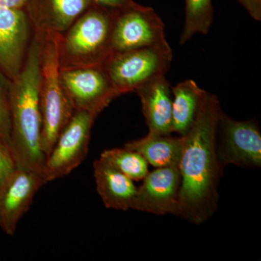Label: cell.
<instances>
[{
    "label": "cell",
    "instance_id": "7a4b0ae2",
    "mask_svg": "<svg viewBox=\"0 0 261 261\" xmlns=\"http://www.w3.org/2000/svg\"><path fill=\"white\" fill-rule=\"evenodd\" d=\"M41 44L39 33L20 73L10 84L11 148L18 166L40 175L47 184V159L41 145Z\"/></svg>",
    "mask_w": 261,
    "mask_h": 261
},
{
    "label": "cell",
    "instance_id": "ffe728a7",
    "mask_svg": "<svg viewBox=\"0 0 261 261\" xmlns=\"http://www.w3.org/2000/svg\"><path fill=\"white\" fill-rule=\"evenodd\" d=\"M0 140L11 147V113H10V84L0 73ZM12 149V148H11Z\"/></svg>",
    "mask_w": 261,
    "mask_h": 261
},
{
    "label": "cell",
    "instance_id": "52a82bcc",
    "mask_svg": "<svg viewBox=\"0 0 261 261\" xmlns=\"http://www.w3.org/2000/svg\"><path fill=\"white\" fill-rule=\"evenodd\" d=\"M96 117L87 111H75L46 160L47 183L67 176L83 162Z\"/></svg>",
    "mask_w": 261,
    "mask_h": 261
},
{
    "label": "cell",
    "instance_id": "5bb4252c",
    "mask_svg": "<svg viewBox=\"0 0 261 261\" xmlns=\"http://www.w3.org/2000/svg\"><path fill=\"white\" fill-rule=\"evenodd\" d=\"M142 103L149 133L171 135L172 130V87L166 75H160L136 90Z\"/></svg>",
    "mask_w": 261,
    "mask_h": 261
},
{
    "label": "cell",
    "instance_id": "8992f818",
    "mask_svg": "<svg viewBox=\"0 0 261 261\" xmlns=\"http://www.w3.org/2000/svg\"><path fill=\"white\" fill-rule=\"evenodd\" d=\"M166 43L164 23L153 8L135 3L117 10L111 39L113 54Z\"/></svg>",
    "mask_w": 261,
    "mask_h": 261
},
{
    "label": "cell",
    "instance_id": "277c9868",
    "mask_svg": "<svg viewBox=\"0 0 261 261\" xmlns=\"http://www.w3.org/2000/svg\"><path fill=\"white\" fill-rule=\"evenodd\" d=\"M41 34V82L39 92L42 132L41 145L46 159L75 112L60 78L59 33Z\"/></svg>",
    "mask_w": 261,
    "mask_h": 261
},
{
    "label": "cell",
    "instance_id": "4fadbf2b",
    "mask_svg": "<svg viewBox=\"0 0 261 261\" xmlns=\"http://www.w3.org/2000/svg\"><path fill=\"white\" fill-rule=\"evenodd\" d=\"M92 0H28L24 10L40 33L65 32L93 5Z\"/></svg>",
    "mask_w": 261,
    "mask_h": 261
},
{
    "label": "cell",
    "instance_id": "603a6c76",
    "mask_svg": "<svg viewBox=\"0 0 261 261\" xmlns=\"http://www.w3.org/2000/svg\"><path fill=\"white\" fill-rule=\"evenodd\" d=\"M95 4L111 10H121L135 4L134 0H92Z\"/></svg>",
    "mask_w": 261,
    "mask_h": 261
},
{
    "label": "cell",
    "instance_id": "6da1fadb",
    "mask_svg": "<svg viewBox=\"0 0 261 261\" xmlns=\"http://www.w3.org/2000/svg\"><path fill=\"white\" fill-rule=\"evenodd\" d=\"M221 111L217 96L207 92L193 125L183 136L176 215L195 224L205 222L217 209L218 183L222 171L216 153Z\"/></svg>",
    "mask_w": 261,
    "mask_h": 261
},
{
    "label": "cell",
    "instance_id": "44dd1931",
    "mask_svg": "<svg viewBox=\"0 0 261 261\" xmlns=\"http://www.w3.org/2000/svg\"><path fill=\"white\" fill-rule=\"evenodd\" d=\"M18 167L11 147L0 140V194Z\"/></svg>",
    "mask_w": 261,
    "mask_h": 261
},
{
    "label": "cell",
    "instance_id": "30bf717a",
    "mask_svg": "<svg viewBox=\"0 0 261 261\" xmlns=\"http://www.w3.org/2000/svg\"><path fill=\"white\" fill-rule=\"evenodd\" d=\"M181 187L178 166L156 168L137 187L130 209L154 215H176Z\"/></svg>",
    "mask_w": 261,
    "mask_h": 261
},
{
    "label": "cell",
    "instance_id": "2e32d148",
    "mask_svg": "<svg viewBox=\"0 0 261 261\" xmlns=\"http://www.w3.org/2000/svg\"><path fill=\"white\" fill-rule=\"evenodd\" d=\"M183 143V136L173 137L148 132L143 138L128 142L124 147L139 152L154 167H178Z\"/></svg>",
    "mask_w": 261,
    "mask_h": 261
},
{
    "label": "cell",
    "instance_id": "9a60e30c",
    "mask_svg": "<svg viewBox=\"0 0 261 261\" xmlns=\"http://www.w3.org/2000/svg\"><path fill=\"white\" fill-rule=\"evenodd\" d=\"M94 177L98 194L107 208L130 209L137 187L133 180L99 158L93 163Z\"/></svg>",
    "mask_w": 261,
    "mask_h": 261
},
{
    "label": "cell",
    "instance_id": "d6986e66",
    "mask_svg": "<svg viewBox=\"0 0 261 261\" xmlns=\"http://www.w3.org/2000/svg\"><path fill=\"white\" fill-rule=\"evenodd\" d=\"M100 158L133 181L143 180L149 173V164L143 156L125 147L106 149Z\"/></svg>",
    "mask_w": 261,
    "mask_h": 261
},
{
    "label": "cell",
    "instance_id": "9c48e42d",
    "mask_svg": "<svg viewBox=\"0 0 261 261\" xmlns=\"http://www.w3.org/2000/svg\"><path fill=\"white\" fill-rule=\"evenodd\" d=\"M220 141L216 153L221 166L235 165L245 168L261 166V134L255 121L233 120L222 111L218 122Z\"/></svg>",
    "mask_w": 261,
    "mask_h": 261
},
{
    "label": "cell",
    "instance_id": "7c38bea8",
    "mask_svg": "<svg viewBox=\"0 0 261 261\" xmlns=\"http://www.w3.org/2000/svg\"><path fill=\"white\" fill-rule=\"evenodd\" d=\"M28 19L24 9L0 7V66L12 80L23 67Z\"/></svg>",
    "mask_w": 261,
    "mask_h": 261
},
{
    "label": "cell",
    "instance_id": "e0dca14e",
    "mask_svg": "<svg viewBox=\"0 0 261 261\" xmlns=\"http://www.w3.org/2000/svg\"><path fill=\"white\" fill-rule=\"evenodd\" d=\"M207 93L191 80L183 81L172 87L173 132L180 136L186 135L197 118Z\"/></svg>",
    "mask_w": 261,
    "mask_h": 261
},
{
    "label": "cell",
    "instance_id": "8fae6325",
    "mask_svg": "<svg viewBox=\"0 0 261 261\" xmlns=\"http://www.w3.org/2000/svg\"><path fill=\"white\" fill-rule=\"evenodd\" d=\"M44 184L40 175L18 166L0 194V227L5 233L10 236L15 234L19 221Z\"/></svg>",
    "mask_w": 261,
    "mask_h": 261
},
{
    "label": "cell",
    "instance_id": "3957f363",
    "mask_svg": "<svg viewBox=\"0 0 261 261\" xmlns=\"http://www.w3.org/2000/svg\"><path fill=\"white\" fill-rule=\"evenodd\" d=\"M117 10L93 3L60 42L61 68L102 66L113 55L111 39Z\"/></svg>",
    "mask_w": 261,
    "mask_h": 261
},
{
    "label": "cell",
    "instance_id": "ba28073f",
    "mask_svg": "<svg viewBox=\"0 0 261 261\" xmlns=\"http://www.w3.org/2000/svg\"><path fill=\"white\" fill-rule=\"evenodd\" d=\"M60 78L75 111L97 116L118 96L104 65L61 68Z\"/></svg>",
    "mask_w": 261,
    "mask_h": 261
},
{
    "label": "cell",
    "instance_id": "ac0fdd59",
    "mask_svg": "<svg viewBox=\"0 0 261 261\" xmlns=\"http://www.w3.org/2000/svg\"><path fill=\"white\" fill-rule=\"evenodd\" d=\"M185 21L180 37L181 45L197 34H207L214 21L212 0H185Z\"/></svg>",
    "mask_w": 261,
    "mask_h": 261
},
{
    "label": "cell",
    "instance_id": "cb8c5ba5",
    "mask_svg": "<svg viewBox=\"0 0 261 261\" xmlns=\"http://www.w3.org/2000/svg\"><path fill=\"white\" fill-rule=\"evenodd\" d=\"M28 0H0V7L13 8V9H24Z\"/></svg>",
    "mask_w": 261,
    "mask_h": 261
},
{
    "label": "cell",
    "instance_id": "5b68a950",
    "mask_svg": "<svg viewBox=\"0 0 261 261\" xmlns=\"http://www.w3.org/2000/svg\"><path fill=\"white\" fill-rule=\"evenodd\" d=\"M173 60L168 43L113 54L104 65L118 96L136 92L149 81L166 75Z\"/></svg>",
    "mask_w": 261,
    "mask_h": 261
},
{
    "label": "cell",
    "instance_id": "7402d4cb",
    "mask_svg": "<svg viewBox=\"0 0 261 261\" xmlns=\"http://www.w3.org/2000/svg\"><path fill=\"white\" fill-rule=\"evenodd\" d=\"M247 10L251 18L256 21L261 20V0H238Z\"/></svg>",
    "mask_w": 261,
    "mask_h": 261
}]
</instances>
